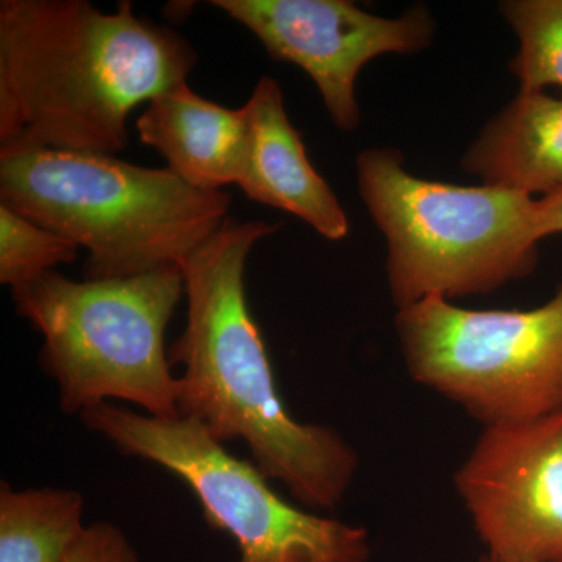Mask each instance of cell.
I'll return each mask as SVG.
<instances>
[{"label": "cell", "mask_w": 562, "mask_h": 562, "mask_svg": "<svg viewBox=\"0 0 562 562\" xmlns=\"http://www.w3.org/2000/svg\"><path fill=\"white\" fill-rule=\"evenodd\" d=\"M136 128L140 143L154 147L192 187L220 191L239 183L247 151L243 106L225 109L180 81L147 103Z\"/></svg>", "instance_id": "obj_11"}, {"label": "cell", "mask_w": 562, "mask_h": 562, "mask_svg": "<svg viewBox=\"0 0 562 562\" xmlns=\"http://www.w3.org/2000/svg\"><path fill=\"white\" fill-rule=\"evenodd\" d=\"M194 47L122 0L0 2V155L52 149L116 155L140 103L187 81Z\"/></svg>", "instance_id": "obj_1"}, {"label": "cell", "mask_w": 562, "mask_h": 562, "mask_svg": "<svg viewBox=\"0 0 562 562\" xmlns=\"http://www.w3.org/2000/svg\"><path fill=\"white\" fill-rule=\"evenodd\" d=\"M279 228L228 220L181 268L187 327L169 349L171 364L183 368L177 408L222 443L246 442L251 462L305 508L333 512L353 484L360 457L338 431L288 413L247 303V258Z\"/></svg>", "instance_id": "obj_2"}, {"label": "cell", "mask_w": 562, "mask_h": 562, "mask_svg": "<svg viewBox=\"0 0 562 562\" xmlns=\"http://www.w3.org/2000/svg\"><path fill=\"white\" fill-rule=\"evenodd\" d=\"M453 484L486 557L562 562V412L483 428Z\"/></svg>", "instance_id": "obj_9"}, {"label": "cell", "mask_w": 562, "mask_h": 562, "mask_svg": "<svg viewBox=\"0 0 562 562\" xmlns=\"http://www.w3.org/2000/svg\"><path fill=\"white\" fill-rule=\"evenodd\" d=\"M80 492L0 484V562H66L85 531Z\"/></svg>", "instance_id": "obj_13"}, {"label": "cell", "mask_w": 562, "mask_h": 562, "mask_svg": "<svg viewBox=\"0 0 562 562\" xmlns=\"http://www.w3.org/2000/svg\"><path fill=\"white\" fill-rule=\"evenodd\" d=\"M395 330L414 382L483 428L562 412V283L527 312H475L424 299L397 310Z\"/></svg>", "instance_id": "obj_7"}, {"label": "cell", "mask_w": 562, "mask_h": 562, "mask_svg": "<svg viewBox=\"0 0 562 562\" xmlns=\"http://www.w3.org/2000/svg\"><path fill=\"white\" fill-rule=\"evenodd\" d=\"M211 5L249 29L272 58L305 70L342 132L360 127L355 85L361 69L382 55L427 49L436 31L424 5L398 18L375 16L349 0H213Z\"/></svg>", "instance_id": "obj_8"}, {"label": "cell", "mask_w": 562, "mask_h": 562, "mask_svg": "<svg viewBox=\"0 0 562 562\" xmlns=\"http://www.w3.org/2000/svg\"><path fill=\"white\" fill-rule=\"evenodd\" d=\"M0 205L85 247V280H114L183 268L227 224L232 198L169 168L38 149L0 155Z\"/></svg>", "instance_id": "obj_3"}, {"label": "cell", "mask_w": 562, "mask_h": 562, "mask_svg": "<svg viewBox=\"0 0 562 562\" xmlns=\"http://www.w3.org/2000/svg\"><path fill=\"white\" fill-rule=\"evenodd\" d=\"M483 184L528 195L562 190V95L519 91L461 160Z\"/></svg>", "instance_id": "obj_12"}, {"label": "cell", "mask_w": 562, "mask_h": 562, "mask_svg": "<svg viewBox=\"0 0 562 562\" xmlns=\"http://www.w3.org/2000/svg\"><path fill=\"white\" fill-rule=\"evenodd\" d=\"M480 562H503V561L492 560V558L486 557V554H484L483 560Z\"/></svg>", "instance_id": "obj_18"}, {"label": "cell", "mask_w": 562, "mask_h": 562, "mask_svg": "<svg viewBox=\"0 0 562 562\" xmlns=\"http://www.w3.org/2000/svg\"><path fill=\"white\" fill-rule=\"evenodd\" d=\"M243 110L247 151L238 187L247 198L294 214L330 241L346 238L349 217L310 161L301 133L288 117L277 80L261 77Z\"/></svg>", "instance_id": "obj_10"}, {"label": "cell", "mask_w": 562, "mask_h": 562, "mask_svg": "<svg viewBox=\"0 0 562 562\" xmlns=\"http://www.w3.org/2000/svg\"><path fill=\"white\" fill-rule=\"evenodd\" d=\"M125 457L154 462L187 484L206 524L227 532L239 562H369L364 527L319 516L281 498L251 461L228 453L201 424L101 403L80 414Z\"/></svg>", "instance_id": "obj_6"}, {"label": "cell", "mask_w": 562, "mask_h": 562, "mask_svg": "<svg viewBox=\"0 0 562 562\" xmlns=\"http://www.w3.org/2000/svg\"><path fill=\"white\" fill-rule=\"evenodd\" d=\"M183 294L180 268L85 281L50 271L11 290L43 338L41 369L57 382L63 412L116 398L162 419L179 417L165 333Z\"/></svg>", "instance_id": "obj_5"}, {"label": "cell", "mask_w": 562, "mask_h": 562, "mask_svg": "<svg viewBox=\"0 0 562 562\" xmlns=\"http://www.w3.org/2000/svg\"><path fill=\"white\" fill-rule=\"evenodd\" d=\"M79 246L0 205V283L11 290L72 262Z\"/></svg>", "instance_id": "obj_15"}, {"label": "cell", "mask_w": 562, "mask_h": 562, "mask_svg": "<svg viewBox=\"0 0 562 562\" xmlns=\"http://www.w3.org/2000/svg\"><path fill=\"white\" fill-rule=\"evenodd\" d=\"M66 562H139L127 536L109 522H95L85 528Z\"/></svg>", "instance_id": "obj_16"}, {"label": "cell", "mask_w": 562, "mask_h": 562, "mask_svg": "<svg viewBox=\"0 0 562 562\" xmlns=\"http://www.w3.org/2000/svg\"><path fill=\"white\" fill-rule=\"evenodd\" d=\"M501 11L519 40L509 70L520 91H562V0H506Z\"/></svg>", "instance_id": "obj_14"}, {"label": "cell", "mask_w": 562, "mask_h": 562, "mask_svg": "<svg viewBox=\"0 0 562 562\" xmlns=\"http://www.w3.org/2000/svg\"><path fill=\"white\" fill-rule=\"evenodd\" d=\"M535 224L539 239L562 233V190L536 199Z\"/></svg>", "instance_id": "obj_17"}, {"label": "cell", "mask_w": 562, "mask_h": 562, "mask_svg": "<svg viewBox=\"0 0 562 562\" xmlns=\"http://www.w3.org/2000/svg\"><path fill=\"white\" fill-rule=\"evenodd\" d=\"M357 179L386 238L387 286L397 310L428 297L491 294L535 272L541 239L531 195L419 179L392 147L361 151Z\"/></svg>", "instance_id": "obj_4"}]
</instances>
